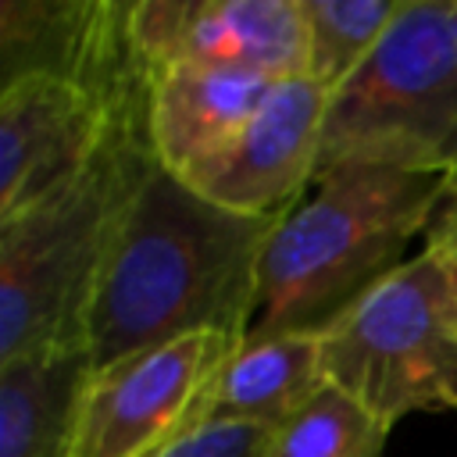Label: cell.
Listing matches in <instances>:
<instances>
[{
  "label": "cell",
  "instance_id": "cell-13",
  "mask_svg": "<svg viewBox=\"0 0 457 457\" xmlns=\"http://www.w3.org/2000/svg\"><path fill=\"white\" fill-rule=\"evenodd\" d=\"M86 378V346L0 361V457H71Z\"/></svg>",
  "mask_w": 457,
  "mask_h": 457
},
{
  "label": "cell",
  "instance_id": "cell-3",
  "mask_svg": "<svg viewBox=\"0 0 457 457\" xmlns=\"http://www.w3.org/2000/svg\"><path fill=\"white\" fill-rule=\"evenodd\" d=\"M154 161L150 136L118 129L71 182L0 221V361L86 346L82 325L96 275Z\"/></svg>",
  "mask_w": 457,
  "mask_h": 457
},
{
  "label": "cell",
  "instance_id": "cell-4",
  "mask_svg": "<svg viewBox=\"0 0 457 457\" xmlns=\"http://www.w3.org/2000/svg\"><path fill=\"white\" fill-rule=\"evenodd\" d=\"M457 161V0H403L378 46L328 96L314 182L339 168Z\"/></svg>",
  "mask_w": 457,
  "mask_h": 457
},
{
  "label": "cell",
  "instance_id": "cell-5",
  "mask_svg": "<svg viewBox=\"0 0 457 457\" xmlns=\"http://www.w3.org/2000/svg\"><path fill=\"white\" fill-rule=\"evenodd\" d=\"M321 368L386 436L407 414L457 411V321L425 250L321 332Z\"/></svg>",
  "mask_w": 457,
  "mask_h": 457
},
{
  "label": "cell",
  "instance_id": "cell-8",
  "mask_svg": "<svg viewBox=\"0 0 457 457\" xmlns=\"http://www.w3.org/2000/svg\"><path fill=\"white\" fill-rule=\"evenodd\" d=\"M328 96L332 93L307 75L278 82L232 139L179 179L225 211L250 218L286 214L303 200V189L314 186Z\"/></svg>",
  "mask_w": 457,
  "mask_h": 457
},
{
  "label": "cell",
  "instance_id": "cell-1",
  "mask_svg": "<svg viewBox=\"0 0 457 457\" xmlns=\"http://www.w3.org/2000/svg\"><path fill=\"white\" fill-rule=\"evenodd\" d=\"M278 218L225 211L154 161L118 218L89 296L82 325L89 368L193 332L243 343Z\"/></svg>",
  "mask_w": 457,
  "mask_h": 457
},
{
  "label": "cell",
  "instance_id": "cell-14",
  "mask_svg": "<svg viewBox=\"0 0 457 457\" xmlns=\"http://www.w3.org/2000/svg\"><path fill=\"white\" fill-rule=\"evenodd\" d=\"M403 0H300L307 21V79L339 89L378 46Z\"/></svg>",
  "mask_w": 457,
  "mask_h": 457
},
{
  "label": "cell",
  "instance_id": "cell-17",
  "mask_svg": "<svg viewBox=\"0 0 457 457\" xmlns=\"http://www.w3.org/2000/svg\"><path fill=\"white\" fill-rule=\"evenodd\" d=\"M421 250L436 261V268L446 282V293H450L453 321H457V164L446 168V186H443L436 214L425 228V246Z\"/></svg>",
  "mask_w": 457,
  "mask_h": 457
},
{
  "label": "cell",
  "instance_id": "cell-16",
  "mask_svg": "<svg viewBox=\"0 0 457 457\" xmlns=\"http://www.w3.org/2000/svg\"><path fill=\"white\" fill-rule=\"evenodd\" d=\"M271 432L264 425H204L157 457H261Z\"/></svg>",
  "mask_w": 457,
  "mask_h": 457
},
{
  "label": "cell",
  "instance_id": "cell-10",
  "mask_svg": "<svg viewBox=\"0 0 457 457\" xmlns=\"http://www.w3.org/2000/svg\"><path fill=\"white\" fill-rule=\"evenodd\" d=\"M121 125L89 89L57 75L0 86V221L71 182ZM139 132V129H132ZM146 136V132H143Z\"/></svg>",
  "mask_w": 457,
  "mask_h": 457
},
{
  "label": "cell",
  "instance_id": "cell-15",
  "mask_svg": "<svg viewBox=\"0 0 457 457\" xmlns=\"http://www.w3.org/2000/svg\"><path fill=\"white\" fill-rule=\"evenodd\" d=\"M386 432L339 389L325 386L278 425L261 457H378Z\"/></svg>",
  "mask_w": 457,
  "mask_h": 457
},
{
  "label": "cell",
  "instance_id": "cell-12",
  "mask_svg": "<svg viewBox=\"0 0 457 457\" xmlns=\"http://www.w3.org/2000/svg\"><path fill=\"white\" fill-rule=\"evenodd\" d=\"M325 386L328 382L321 368V336H246L218 375L204 403L200 428L225 421L278 428L296 411H303Z\"/></svg>",
  "mask_w": 457,
  "mask_h": 457
},
{
  "label": "cell",
  "instance_id": "cell-2",
  "mask_svg": "<svg viewBox=\"0 0 457 457\" xmlns=\"http://www.w3.org/2000/svg\"><path fill=\"white\" fill-rule=\"evenodd\" d=\"M446 171L339 168L289 207L261 257L250 336H321L407 264L443 196Z\"/></svg>",
  "mask_w": 457,
  "mask_h": 457
},
{
  "label": "cell",
  "instance_id": "cell-18",
  "mask_svg": "<svg viewBox=\"0 0 457 457\" xmlns=\"http://www.w3.org/2000/svg\"><path fill=\"white\" fill-rule=\"evenodd\" d=\"M453 164H457V161H453Z\"/></svg>",
  "mask_w": 457,
  "mask_h": 457
},
{
  "label": "cell",
  "instance_id": "cell-7",
  "mask_svg": "<svg viewBox=\"0 0 457 457\" xmlns=\"http://www.w3.org/2000/svg\"><path fill=\"white\" fill-rule=\"evenodd\" d=\"M125 0H0V86L57 75L150 136V82Z\"/></svg>",
  "mask_w": 457,
  "mask_h": 457
},
{
  "label": "cell",
  "instance_id": "cell-11",
  "mask_svg": "<svg viewBox=\"0 0 457 457\" xmlns=\"http://www.w3.org/2000/svg\"><path fill=\"white\" fill-rule=\"evenodd\" d=\"M278 82L214 64H168L150 82L154 157L182 175L200 157L232 139Z\"/></svg>",
  "mask_w": 457,
  "mask_h": 457
},
{
  "label": "cell",
  "instance_id": "cell-6",
  "mask_svg": "<svg viewBox=\"0 0 457 457\" xmlns=\"http://www.w3.org/2000/svg\"><path fill=\"white\" fill-rule=\"evenodd\" d=\"M236 346L221 332H193L89 368L71 457H157L193 436Z\"/></svg>",
  "mask_w": 457,
  "mask_h": 457
},
{
  "label": "cell",
  "instance_id": "cell-9",
  "mask_svg": "<svg viewBox=\"0 0 457 457\" xmlns=\"http://www.w3.org/2000/svg\"><path fill=\"white\" fill-rule=\"evenodd\" d=\"M132 39L150 71L214 64L289 82L307 71L300 0H132Z\"/></svg>",
  "mask_w": 457,
  "mask_h": 457
}]
</instances>
